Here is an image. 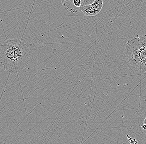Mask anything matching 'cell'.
<instances>
[{
    "label": "cell",
    "mask_w": 146,
    "mask_h": 144,
    "mask_svg": "<svg viewBox=\"0 0 146 144\" xmlns=\"http://www.w3.org/2000/svg\"><path fill=\"white\" fill-rule=\"evenodd\" d=\"M0 46V67L8 72L18 73L27 67L30 50L21 40H9Z\"/></svg>",
    "instance_id": "obj_1"
},
{
    "label": "cell",
    "mask_w": 146,
    "mask_h": 144,
    "mask_svg": "<svg viewBox=\"0 0 146 144\" xmlns=\"http://www.w3.org/2000/svg\"><path fill=\"white\" fill-rule=\"evenodd\" d=\"M125 49L129 64L146 72V35L129 40Z\"/></svg>",
    "instance_id": "obj_2"
},
{
    "label": "cell",
    "mask_w": 146,
    "mask_h": 144,
    "mask_svg": "<svg viewBox=\"0 0 146 144\" xmlns=\"http://www.w3.org/2000/svg\"><path fill=\"white\" fill-rule=\"evenodd\" d=\"M103 3V0H95L91 4L83 6L81 11L85 15L87 16H95L101 11Z\"/></svg>",
    "instance_id": "obj_3"
},
{
    "label": "cell",
    "mask_w": 146,
    "mask_h": 144,
    "mask_svg": "<svg viewBox=\"0 0 146 144\" xmlns=\"http://www.w3.org/2000/svg\"><path fill=\"white\" fill-rule=\"evenodd\" d=\"M61 3L65 9L72 13H77L81 11L84 5V2L82 0H64Z\"/></svg>",
    "instance_id": "obj_4"
},
{
    "label": "cell",
    "mask_w": 146,
    "mask_h": 144,
    "mask_svg": "<svg viewBox=\"0 0 146 144\" xmlns=\"http://www.w3.org/2000/svg\"><path fill=\"white\" fill-rule=\"evenodd\" d=\"M142 127L144 130H146V125L143 124L142 126Z\"/></svg>",
    "instance_id": "obj_5"
},
{
    "label": "cell",
    "mask_w": 146,
    "mask_h": 144,
    "mask_svg": "<svg viewBox=\"0 0 146 144\" xmlns=\"http://www.w3.org/2000/svg\"><path fill=\"white\" fill-rule=\"evenodd\" d=\"M144 124L146 125V117L145 118V120L144 121Z\"/></svg>",
    "instance_id": "obj_6"
}]
</instances>
